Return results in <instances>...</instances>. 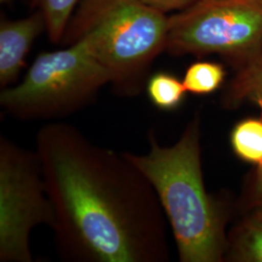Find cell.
<instances>
[{"instance_id":"cell-13","label":"cell","mask_w":262,"mask_h":262,"mask_svg":"<svg viewBox=\"0 0 262 262\" xmlns=\"http://www.w3.org/2000/svg\"><path fill=\"white\" fill-rule=\"evenodd\" d=\"M241 253L247 260L262 262V221L251 225L244 235Z\"/></svg>"},{"instance_id":"cell-11","label":"cell","mask_w":262,"mask_h":262,"mask_svg":"<svg viewBox=\"0 0 262 262\" xmlns=\"http://www.w3.org/2000/svg\"><path fill=\"white\" fill-rule=\"evenodd\" d=\"M79 0H33V5L42 13L49 39L53 43H61L67 25Z\"/></svg>"},{"instance_id":"cell-8","label":"cell","mask_w":262,"mask_h":262,"mask_svg":"<svg viewBox=\"0 0 262 262\" xmlns=\"http://www.w3.org/2000/svg\"><path fill=\"white\" fill-rule=\"evenodd\" d=\"M145 88L150 103L161 111L176 110L187 93L183 81L166 72L150 75Z\"/></svg>"},{"instance_id":"cell-4","label":"cell","mask_w":262,"mask_h":262,"mask_svg":"<svg viewBox=\"0 0 262 262\" xmlns=\"http://www.w3.org/2000/svg\"><path fill=\"white\" fill-rule=\"evenodd\" d=\"M110 75L84 42L42 53L17 85L2 89L0 106L19 121L59 120L89 106Z\"/></svg>"},{"instance_id":"cell-6","label":"cell","mask_w":262,"mask_h":262,"mask_svg":"<svg viewBox=\"0 0 262 262\" xmlns=\"http://www.w3.org/2000/svg\"><path fill=\"white\" fill-rule=\"evenodd\" d=\"M55 217L36 150L0 135V261H33L31 231Z\"/></svg>"},{"instance_id":"cell-7","label":"cell","mask_w":262,"mask_h":262,"mask_svg":"<svg viewBox=\"0 0 262 262\" xmlns=\"http://www.w3.org/2000/svg\"><path fill=\"white\" fill-rule=\"evenodd\" d=\"M43 29H46V23L39 10L25 19L1 21L0 85L2 89L16 83L33 42Z\"/></svg>"},{"instance_id":"cell-10","label":"cell","mask_w":262,"mask_h":262,"mask_svg":"<svg viewBox=\"0 0 262 262\" xmlns=\"http://www.w3.org/2000/svg\"><path fill=\"white\" fill-rule=\"evenodd\" d=\"M224 67L212 61H197L188 66L183 83L187 93L205 95L215 92L225 80Z\"/></svg>"},{"instance_id":"cell-2","label":"cell","mask_w":262,"mask_h":262,"mask_svg":"<svg viewBox=\"0 0 262 262\" xmlns=\"http://www.w3.org/2000/svg\"><path fill=\"white\" fill-rule=\"evenodd\" d=\"M149 150L123 151L154 187L168 220L182 262H217L225 250L220 207L207 193L200 158V120L195 117L180 140L161 146L156 133L147 135Z\"/></svg>"},{"instance_id":"cell-3","label":"cell","mask_w":262,"mask_h":262,"mask_svg":"<svg viewBox=\"0 0 262 262\" xmlns=\"http://www.w3.org/2000/svg\"><path fill=\"white\" fill-rule=\"evenodd\" d=\"M168 16L141 0H82L61 43L84 42L110 75L115 94L138 96L165 51Z\"/></svg>"},{"instance_id":"cell-9","label":"cell","mask_w":262,"mask_h":262,"mask_svg":"<svg viewBox=\"0 0 262 262\" xmlns=\"http://www.w3.org/2000/svg\"><path fill=\"white\" fill-rule=\"evenodd\" d=\"M235 154L245 161L262 166V121L248 119L238 123L231 133Z\"/></svg>"},{"instance_id":"cell-5","label":"cell","mask_w":262,"mask_h":262,"mask_svg":"<svg viewBox=\"0 0 262 262\" xmlns=\"http://www.w3.org/2000/svg\"><path fill=\"white\" fill-rule=\"evenodd\" d=\"M165 51L251 60L262 51V0H197L169 17Z\"/></svg>"},{"instance_id":"cell-12","label":"cell","mask_w":262,"mask_h":262,"mask_svg":"<svg viewBox=\"0 0 262 262\" xmlns=\"http://www.w3.org/2000/svg\"><path fill=\"white\" fill-rule=\"evenodd\" d=\"M231 98L248 100L262 110V51L247 62L236 77L230 91Z\"/></svg>"},{"instance_id":"cell-15","label":"cell","mask_w":262,"mask_h":262,"mask_svg":"<svg viewBox=\"0 0 262 262\" xmlns=\"http://www.w3.org/2000/svg\"><path fill=\"white\" fill-rule=\"evenodd\" d=\"M256 191L259 196L262 197V166L259 167V173H258V178L256 182Z\"/></svg>"},{"instance_id":"cell-16","label":"cell","mask_w":262,"mask_h":262,"mask_svg":"<svg viewBox=\"0 0 262 262\" xmlns=\"http://www.w3.org/2000/svg\"><path fill=\"white\" fill-rule=\"evenodd\" d=\"M12 1H14V0H0L1 3H9V2H12Z\"/></svg>"},{"instance_id":"cell-1","label":"cell","mask_w":262,"mask_h":262,"mask_svg":"<svg viewBox=\"0 0 262 262\" xmlns=\"http://www.w3.org/2000/svg\"><path fill=\"white\" fill-rule=\"evenodd\" d=\"M64 261L168 260L166 216L149 180L123 152L98 146L64 122L36 136Z\"/></svg>"},{"instance_id":"cell-14","label":"cell","mask_w":262,"mask_h":262,"mask_svg":"<svg viewBox=\"0 0 262 262\" xmlns=\"http://www.w3.org/2000/svg\"><path fill=\"white\" fill-rule=\"evenodd\" d=\"M145 4L149 5L155 9L159 10L163 13H168L171 11H181L185 9L197 0H141Z\"/></svg>"}]
</instances>
